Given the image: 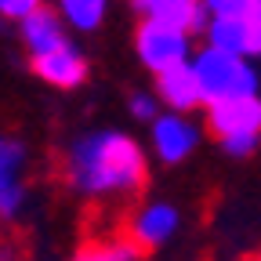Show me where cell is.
Returning <instances> with one entry per match:
<instances>
[{
  "label": "cell",
  "mask_w": 261,
  "mask_h": 261,
  "mask_svg": "<svg viewBox=\"0 0 261 261\" xmlns=\"http://www.w3.org/2000/svg\"><path fill=\"white\" fill-rule=\"evenodd\" d=\"M203 37H207V44H214L221 51L257 58L261 55V8H254L247 15H211Z\"/></svg>",
  "instance_id": "obj_5"
},
{
  "label": "cell",
  "mask_w": 261,
  "mask_h": 261,
  "mask_svg": "<svg viewBox=\"0 0 261 261\" xmlns=\"http://www.w3.org/2000/svg\"><path fill=\"white\" fill-rule=\"evenodd\" d=\"M142 18H160V22H171L185 33H203L211 22V11L203 8V0H130Z\"/></svg>",
  "instance_id": "obj_10"
},
{
  "label": "cell",
  "mask_w": 261,
  "mask_h": 261,
  "mask_svg": "<svg viewBox=\"0 0 261 261\" xmlns=\"http://www.w3.org/2000/svg\"><path fill=\"white\" fill-rule=\"evenodd\" d=\"M149 163L142 145L123 130H91L76 138L65 156V178L80 196L109 200V196H130L145 185Z\"/></svg>",
  "instance_id": "obj_1"
},
{
  "label": "cell",
  "mask_w": 261,
  "mask_h": 261,
  "mask_svg": "<svg viewBox=\"0 0 261 261\" xmlns=\"http://www.w3.org/2000/svg\"><path fill=\"white\" fill-rule=\"evenodd\" d=\"M142 247L135 240H102V243H87L76 250L73 261H138Z\"/></svg>",
  "instance_id": "obj_14"
},
{
  "label": "cell",
  "mask_w": 261,
  "mask_h": 261,
  "mask_svg": "<svg viewBox=\"0 0 261 261\" xmlns=\"http://www.w3.org/2000/svg\"><path fill=\"white\" fill-rule=\"evenodd\" d=\"M135 47H138V58L142 65H149L152 73H163L171 65H181L192 58L189 51V37L192 33L171 25V22H160V18H142L138 33H135Z\"/></svg>",
  "instance_id": "obj_4"
},
{
  "label": "cell",
  "mask_w": 261,
  "mask_h": 261,
  "mask_svg": "<svg viewBox=\"0 0 261 261\" xmlns=\"http://www.w3.org/2000/svg\"><path fill=\"white\" fill-rule=\"evenodd\" d=\"M33 69H37L40 80H47L51 87H62V91L80 87L87 80V62L69 40L44 51V55H33Z\"/></svg>",
  "instance_id": "obj_7"
},
{
  "label": "cell",
  "mask_w": 261,
  "mask_h": 261,
  "mask_svg": "<svg viewBox=\"0 0 261 261\" xmlns=\"http://www.w3.org/2000/svg\"><path fill=\"white\" fill-rule=\"evenodd\" d=\"M58 11L65 18V25L76 33H94L98 25L106 22L109 0H58Z\"/></svg>",
  "instance_id": "obj_13"
},
{
  "label": "cell",
  "mask_w": 261,
  "mask_h": 261,
  "mask_svg": "<svg viewBox=\"0 0 261 261\" xmlns=\"http://www.w3.org/2000/svg\"><path fill=\"white\" fill-rule=\"evenodd\" d=\"M203 8L211 15H247V11L261 8V0H203Z\"/></svg>",
  "instance_id": "obj_15"
},
{
  "label": "cell",
  "mask_w": 261,
  "mask_h": 261,
  "mask_svg": "<svg viewBox=\"0 0 261 261\" xmlns=\"http://www.w3.org/2000/svg\"><path fill=\"white\" fill-rule=\"evenodd\" d=\"M156 102H160V94H135L130 98V113H135L138 120H156L160 116V109H156Z\"/></svg>",
  "instance_id": "obj_17"
},
{
  "label": "cell",
  "mask_w": 261,
  "mask_h": 261,
  "mask_svg": "<svg viewBox=\"0 0 261 261\" xmlns=\"http://www.w3.org/2000/svg\"><path fill=\"white\" fill-rule=\"evenodd\" d=\"M44 4V0H0V18H15V22H22L25 15H33Z\"/></svg>",
  "instance_id": "obj_16"
},
{
  "label": "cell",
  "mask_w": 261,
  "mask_h": 261,
  "mask_svg": "<svg viewBox=\"0 0 261 261\" xmlns=\"http://www.w3.org/2000/svg\"><path fill=\"white\" fill-rule=\"evenodd\" d=\"M196 142H200V127H196L185 113L178 109H167L152 120V149L163 163H181Z\"/></svg>",
  "instance_id": "obj_6"
},
{
  "label": "cell",
  "mask_w": 261,
  "mask_h": 261,
  "mask_svg": "<svg viewBox=\"0 0 261 261\" xmlns=\"http://www.w3.org/2000/svg\"><path fill=\"white\" fill-rule=\"evenodd\" d=\"M18 29H22V44L29 47V55H44V51H51V47H58V44L69 40V37H65L62 11L58 8H44V4L33 11V15H25L18 22Z\"/></svg>",
  "instance_id": "obj_12"
},
{
  "label": "cell",
  "mask_w": 261,
  "mask_h": 261,
  "mask_svg": "<svg viewBox=\"0 0 261 261\" xmlns=\"http://www.w3.org/2000/svg\"><path fill=\"white\" fill-rule=\"evenodd\" d=\"M156 94L167 109H178V113H189L196 106H203V87H200V76L192 69V58L156 73Z\"/></svg>",
  "instance_id": "obj_9"
},
{
  "label": "cell",
  "mask_w": 261,
  "mask_h": 261,
  "mask_svg": "<svg viewBox=\"0 0 261 261\" xmlns=\"http://www.w3.org/2000/svg\"><path fill=\"white\" fill-rule=\"evenodd\" d=\"M207 123L214 130L221 152L250 156L261 142V98H257V91L211 102L207 106Z\"/></svg>",
  "instance_id": "obj_2"
},
{
  "label": "cell",
  "mask_w": 261,
  "mask_h": 261,
  "mask_svg": "<svg viewBox=\"0 0 261 261\" xmlns=\"http://www.w3.org/2000/svg\"><path fill=\"white\" fill-rule=\"evenodd\" d=\"M192 69H196L200 87H203V106L218 102V98L254 94L257 91V73H254L250 58L221 51L214 44H207L200 55H192Z\"/></svg>",
  "instance_id": "obj_3"
},
{
  "label": "cell",
  "mask_w": 261,
  "mask_h": 261,
  "mask_svg": "<svg viewBox=\"0 0 261 261\" xmlns=\"http://www.w3.org/2000/svg\"><path fill=\"white\" fill-rule=\"evenodd\" d=\"M22 171H25V145L18 138L0 135V218H15L25 200Z\"/></svg>",
  "instance_id": "obj_8"
},
{
  "label": "cell",
  "mask_w": 261,
  "mask_h": 261,
  "mask_svg": "<svg viewBox=\"0 0 261 261\" xmlns=\"http://www.w3.org/2000/svg\"><path fill=\"white\" fill-rule=\"evenodd\" d=\"M178 232V211L171 203H149L130 221V240L142 250H156Z\"/></svg>",
  "instance_id": "obj_11"
}]
</instances>
